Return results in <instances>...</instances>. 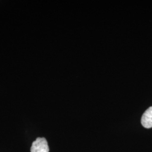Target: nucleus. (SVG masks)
Listing matches in <instances>:
<instances>
[{
  "label": "nucleus",
  "instance_id": "2",
  "mask_svg": "<svg viewBox=\"0 0 152 152\" xmlns=\"http://www.w3.org/2000/svg\"><path fill=\"white\" fill-rule=\"evenodd\" d=\"M141 124L146 129L152 127V107H149L142 114L141 117Z\"/></svg>",
  "mask_w": 152,
  "mask_h": 152
},
{
  "label": "nucleus",
  "instance_id": "1",
  "mask_svg": "<svg viewBox=\"0 0 152 152\" xmlns=\"http://www.w3.org/2000/svg\"><path fill=\"white\" fill-rule=\"evenodd\" d=\"M31 152H49L48 141L45 138L38 137L33 141L31 148Z\"/></svg>",
  "mask_w": 152,
  "mask_h": 152
}]
</instances>
